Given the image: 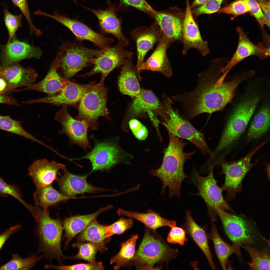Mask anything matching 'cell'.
<instances>
[{
  "instance_id": "cell-6",
  "label": "cell",
  "mask_w": 270,
  "mask_h": 270,
  "mask_svg": "<svg viewBox=\"0 0 270 270\" xmlns=\"http://www.w3.org/2000/svg\"><path fill=\"white\" fill-rule=\"evenodd\" d=\"M82 42L76 40L62 45L58 53L59 59L58 68L64 78L69 80L83 68L92 64L100 50H95L84 46Z\"/></svg>"
},
{
  "instance_id": "cell-53",
  "label": "cell",
  "mask_w": 270,
  "mask_h": 270,
  "mask_svg": "<svg viewBox=\"0 0 270 270\" xmlns=\"http://www.w3.org/2000/svg\"><path fill=\"white\" fill-rule=\"evenodd\" d=\"M21 228L20 225L17 224L7 229L0 234V250L10 236L20 230Z\"/></svg>"
},
{
  "instance_id": "cell-4",
  "label": "cell",
  "mask_w": 270,
  "mask_h": 270,
  "mask_svg": "<svg viewBox=\"0 0 270 270\" xmlns=\"http://www.w3.org/2000/svg\"><path fill=\"white\" fill-rule=\"evenodd\" d=\"M178 252V249L146 231L133 260L138 269L155 270V265L176 259Z\"/></svg>"
},
{
  "instance_id": "cell-41",
  "label": "cell",
  "mask_w": 270,
  "mask_h": 270,
  "mask_svg": "<svg viewBox=\"0 0 270 270\" xmlns=\"http://www.w3.org/2000/svg\"><path fill=\"white\" fill-rule=\"evenodd\" d=\"M72 246L77 248L78 250V253L75 256L67 257V259L83 260L89 262H96V258L98 251L100 249L96 245L90 242H76Z\"/></svg>"
},
{
  "instance_id": "cell-50",
  "label": "cell",
  "mask_w": 270,
  "mask_h": 270,
  "mask_svg": "<svg viewBox=\"0 0 270 270\" xmlns=\"http://www.w3.org/2000/svg\"><path fill=\"white\" fill-rule=\"evenodd\" d=\"M122 4L126 6H131L142 11L152 17L156 11L145 0H120Z\"/></svg>"
},
{
  "instance_id": "cell-12",
  "label": "cell",
  "mask_w": 270,
  "mask_h": 270,
  "mask_svg": "<svg viewBox=\"0 0 270 270\" xmlns=\"http://www.w3.org/2000/svg\"><path fill=\"white\" fill-rule=\"evenodd\" d=\"M216 211L226 234L233 243L239 246L242 244H254L256 238L255 230L248 221L219 208H216Z\"/></svg>"
},
{
  "instance_id": "cell-1",
  "label": "cell",
  "mask_w": 270,
  "mask_h": 270,
  "mask_svg": "<svg viewBox=\"0 0 270 270\" xmlns=\"http://www.w3.org/2000/svg\"><path fill=\"white\" fill-rule=\"evenodd\" d=\"M205 74L194 90L180 95V101L184 106V114L188 119L203 113L211 114L222 109L232 100L236 89L242 80L238 78L215 84L207 72Z\"/></svg>"
},
{
  "instance_id": "cell-5",
  "label": "cell",
  "mask_w": 270,
  "mask_h": 270,
  "mask_svg": "<svg viewBox=\"0 0 270 270\" xmlns=\"http://www.w3.org/2000/svg\"><path fill=\"white\" fill-rule=\"evenodd\" d=\"M107 91L104 83L99 82L86 91L79 102L78 113L75 118L84 120L90 130H97L100 116L111 120L106 107Z\"/></svg>"
},
{
  "instance_id": "cell-16",
  "label": "cell",
  "mask_w": 270,
  "mask_h": 270,
  "mask_svg": "<svg viewBox=\"0 0 270 270\" xmlns=\"http://www.w3.org/2000/svg\"><path fill=\"white\" fill-rule=\"evenodd\" d=\"M162 32L158 23L156 22L149 27L142 26L134 29L130 33L132 38L136 44L137 62L136 66L139 78H141L139 70L144 62L147 52L152 48L154 45L159 42Z\"/></svg>"
},
{
  "instance_id": "cell-40",
  "label": "cell",
  "mask_w": 270,
  "mask_h": 270,
  "mask_svg": "<svg viewBox=\"0 0 270 270\" xmlns=\"http://www.w3.org/2000/svg\"><path fill=\"white\" fill-rule=\"evenodd\" d=\"M9 262L0 267V270H28L32 268L35 264L43 258L36 254L25 258L20 257L18 254L12 255Z\"/></svg>"
},
{
  "instance_id": "cell-10",
  "label": "cell",
  "mask_w": 270,
  "mask_h": 270,
  "mask_svg": "<svg viewBox=\"0 0 270 270\" xmlns=\"http://www.w3.org/2000/svg\"><path fill=\"white\" fill-rule=\"evenodd\" d=\"M259 101L255 98L242 102L230 116L213 154H217L237 140L245 130Z\"/></svg>"
},
{
  "instance_id": "cell-37",
  "label": "cell",
  "mask_w": 270,
  "mask_h": 270,
  "mask_svg": "<svg viewBox=\"0 0 270 270\" xmlns=\"http://www.w3.org/2000/svg\"><path fill=\"white\" fill-rule=\"evenodd\" d=\"M270 126V109L265 106L256 114L252 121L247 134L248 140L259 138L268 130Z\"/></svg>"
},
{
  "instance_id": "cell-27",
  "label": "cell",
  "mask_w": 270,
  "mask_h": 270,
  "mask_svg": "<svg viewBox=\"0 0 270 270\" xmlns=\"http://www.w3.org/2000/svg\"><path fill=\"white\" fill-rule=\"evenodd\" d=\"M113 208L112 206H108L100 208L96 212L91 214L76 215L64 218L62 222L64 235L62 240L66 238L64 245V249L68 250L69 245L72 239L82 231L92 220L96 219L102 212Z\"/></svg>"
},
{
  "instance_id": "cell-46",
  "label": "cell",
  "mask_w": 270,
  "mask_h": 270,
  "mask_svg": "<svg viewBox=\"0 0 270 270\" xmlns=\"http://www.w3.org/2000/svg\"><path fill=\"white\" fill-rule=\"evenodd\" d=\"M218 12L237 16L250 12V10L245 2L238 0L220 9Z\"/></svg>"
},
{
  "instance_id": "cell-33",
  "label": "cell",
  "mask_w": 270,
  "mask_h": 270,
  "mask_svg": "<svg viewBox=\"0 0 270 270\" xmlns=\"http://www.w3.org/2000/svg\"><path fill=\"white\" fill-rule=\"evenodd\" d=\"M208 238L212 242L215 252L222 268L226 270L228 259L231 254L241 255L239 246L233 243L230 245L225 241L220 236L214 222H212L211 230L208 234Z\"/></svg>"
},
{
  "instance_id": "cell-20",
  "label": "cell",
  "mask_w": 270,
  "mask_h": 270,
  "mask_svg": "<svg viewBox=\"0 0 270 270\" xmlns=\"http://www.w3.org/2000/svg\"><path fill=\"white\" fill-rule=\"evenodd\" d=\"M188 4L182 22V34L184 47L182 53L186 54L191 48L197 49L203 56L209 53L207 42L202 38L198 26L195 22Z\"/></svg>"
},
{
  "instance_id": "cell-57",
  "label": "cell",
  "mask_w": 270,
  "mask_h": 270,
  "mask_svg": "<svg viewBox=\"0 0 270 270\" xmlns=\"http://www.w3.org/2000/svg\"><path fill=\"white\" fill-rule=\"evenodd\" d=\"M207 0H194L191 5L190 8H194L200 6L203 4Z\"/></svg>"
},
{
  "instance_id": "cell-7",
  "label": "cell",
  "mask_w": 270,
  "mask_h": 270,
  "mask_svg": "<svg viewBox=\"0 0 270 270\" xmlns=\"http://www.w3.org/2000/svg\"><path fill=\"white\" fill-rule=\"evenodd\" d=\"M166 116L163 124L168 131L179 138L187 140L196 146L203 154L213 157V153L208 147L203 134L196 129L182 116L177 110L173 109L172 102L164 98Z\"/></svg>"
},
{
  "instance_id": "cell-32",
  "label": "cell",
  "mask_w": 270,
  "mask_h": 270,
  "mask_svg": "<svg viewBox=\"0 0 270 270\" xmlns=\"http://www.w3.org/2000/svg\"><path fill=\"white\" fill-rule=\"evenodd\" d=\"M117 213L120 216H125L133 218L143 223L155 233L156 230L160 227L176 225V222L162 217L160 215L150 209L147 210L146 213H139L119 209Z\"/></svg>"
},
{
  "instance_id": "cell-18",
  "label": "cell",
  "mask_w": 270,
  "mask_h": 270,
  "mask_svg": "<svg viewBox=\"0 0 270 270\" xmlns=\"http://www.w3.org/2000/svg\"><path fill=\"white\" fill-rule=\"evenodd\" d=\"M38 77V74L34 69L25 68L18 63L0 65V77L7 84L6 95L19 87L33 84Z\"/></svg>"
},
{
  "instance_id": "cell-31",
  "label": "cell",
  "mask_w": 270,
  "mask_h": 270,
  "mask_svg": "<svg viewBox=\"0 0 270 270\" xmlns=\"http://www.w3.org/2000/svg\"><path fill=\"white\" fill-rule=\"evenodd\" d=\"M106 226L100 224L95 219L91 222L76 238V242H90L98 246L102 254L107 248L106 243L110 240L106 232Z\"/></svg>"
},
{
  "instance_id": "cell-26",
  "label": "cell",
  "mask_w": 270,
  "mask_h": 270,
  "mask_svg": "<svg viewBox=\"0 0 270 270\" xmlns=\"http://www.w3.org/2000/svg\"><path fill=\"white\" fill-rule=\"evenodd\" d=\"M170 43L162 33L155 50L144 62L139 70H151L159 72L167 77L172 74L170 64L166 54L167 49Z\"/></svg>"
},
{
  "instance_id": "cell-54",
  "label": "cell",
  "mask_w": 270,
  "mask_h": 270,
  "mask_svg": "<svg viewBox=\"0 0 270 270\" xmlns=\"http://www.w3.org/2000/svg\"><path fill=\"white\" fill-rule=\"evenodd\" d=\"M259 4L268 23L270 24V1L256 0Z\"/></svg>"
},
{
  "instance_id": "cell-9",
  "label": "cell",
  "mask_w": 270,
  "mask_h": 270,
  "mask_svg": "<svg viewBox=\"0 0 270 270\" xmlns=\"http://www.w3.org/2000/svg\"><path fill=\"white\" fill-rule=\"evenodd\" d=\"M214 166L212 164L210 165L208 174L206 176H201L194 170L191 178L198 188V192L195 194L201 197L204 200L208 216L212 222H214L217 220L216 208H217L229 210L235 214V212L224 199L222 191L217 184L218 181L215 179L213 172Z\"/></svg>"
},
{
  "instance_id": "cell-51",
  "label": "cell",
  "mask_w": 270,
  "mask_h": 270,
  "mask_svg": "<svg viewBox=\"0 0 270 270\" xmlns=\"http://www.w3.org/2000/svg\"><path fill=\"white\" fill-rule=\"evenodd\" d=\"M15 6L18 7L22 12L29 24L30 32L34 34H38L39 30L34 26L31 19L27 0H11Z\"/></svg>"
},
{
  "instance_id": "cell-22",
  "label": "cell",
  "mask_w": 270,
  "mask_h": 270,
  "mask_svg": "<svg viewBox=\"0 0 270 270\" xmlns=\"http://www.w3.org/2000/svg\"><path fill=\"white\" fill-rule=\"evenodd\" d=\"M66 168L63 164L44 158L35 160L29 166L28 172L36 188L44 187L51 185L56 180L60 170L63 171Z\"/></svg>"
},
{
  "instance_id": "cell-45",
  "label": "cell",
  "mask_w": 270,
  "mask_h": 270,
  "mask_svg": "<svg viewBox=\"0 0 270 270\" xmlns=\"http://www.w3.org/2000/svg\"><path fill=\"white\" fill-rule=\"evenodd\" d=\"M44 267L46 268H52L58 270H104L105 267L100 262H96L88 263H80L72 265L57 266L52 264H46Z\"/></svg>"
},
{
  "instance_id": "cell-47",
  "label": "cell",
  "mask_w": 270,
  "mask_h": 270,
  "mask_svg": "<svg viewBox=\"0 0 270 270\" xmlns=\"http://www.w3.org/2000/svg\"><path fill=\"white\" fill-rule=\"evenodd\" d=\"M170 228V230L167 238L168 242L170 244L184 245L188 240L186 236L187 233L185 229L178 227L176 225Z\"/></svg>"
},
{
  "instance_id": "cell-30",
  "label": "cell",
  "mask_w": 270,
  "mask_h": 270,
  "mask_svg": "<svg viewBox=\"0 0 270 270\" xmlns=\"http://www.w3.org/2000/svg\"><path fill=\"white\" fill-rule=\"evenodd\" d=\"M132 57H131L122 68L118 84L122 94L134 99L140 93L142 89L137 78L136 66L132 62Z\"/></svg>"
},
{
  "instance_id": "cell-35",
  "label": "cell",
  "mask_w": 270,
  "mask_h": 270,
  "mask_svg": "<svg viewBox=\"0 0 270 270\" xmlns=\"http://www.w3.org/2000/svg\"><path fill=\"white\" fill-rule=\"evenodd\" d=\"M34 197L35 204L46 210H48V208L50 206L71 198L58 192L51 185L36 188L34 192Z\"/></svg>"
},
{
  "instance_id": "cell-55",
  "label": "cell",
  "mask_w": 270,
  "mask_h": 270,
  "mask_svg": "<svg viewBox=\"0 0 270 270\" xmlns=\"http://www.w3.org/2000/svg\"><path fill=\"white\" fill-rule=\"evenodd\" d=\"M0 104H3L13 106H18L17 101L12 96L0 94Z\"/></svg>"
},
{
  "instance_id": "cell-14",
  "label": "cell",
  "mask_w": 270,
  "mask_h": 270,
  "mask_svg": "<svg viewBox=\"0 0 270 270\" xmlns=\"http://www.w3.org/2000/svg\"><path fill=\"white\" fill-rule=\"evenodd\" d=\"M62 106L56 112L54 118V120L60 123L62 127L59 133L66 134L70 145H78L87 152L88 148L92 149L88 137V125L84 120L73 118L68 112L67 106Z\"/></svg>"
},
{
  "instance_id": "cell-42",
  "label": "cell",
  "mask_w": 270,
  "mask_h": 270,
  "mask_svg": "<svg viewBox=\"0 0 270 270\" xmlns=\"http://www.w3.org/2000/svg\"><path fill=\"white\" fill-rule=\"evenodd\" d=\"M4 20L8 34V39L6 44H8L14 38L16 31L21 26L22 14L14 15L6 7L4 8Z\"/></svg>"
},
{
  "instance_id": "cell-52",
  "label": "cell",
  "mask_w": 270,
  "mask_h": 270,
  "mask_svg": "<svg viewBox=\"0 0 270 270\" xmlns=\"http://www.w3.org/2000/svg\"><path fill=\"white\" fill-rule=\"evenodd\" d=\"M129 125L133 134L138 139L144 140L148 136V130L138 120L135 119H132L130 121Z\"/></svg>"
},
{
  "instance_id": "cell-11",
  "label": "cell",
  "mask_w": 270,
  "mask_h": 270,
  "mask_svg": "<svg viewBox=\"0 0 270 270\" xmlns=\"http://www.w3.org/2000/svg\"><path fill=\"white\" fill-rule=\"evenodd\" d=\"M124 46L118 43L114 46L101 49L100 54L94 60L92 69L82 76H90L100 73L101 78L99 82L104 83L105 79L112 71L123 66L133 56L134 52L124 49Z\"/></svg>"
},
{
  "instance_id": "cell-29",
  "label": "cell",
  "mask_w": 270,
  "mask_h": 270,
  "mask_svg": "<svg viewBox=\"0 0 270 270\" xmlns=\"http://www.w3.org/2000/svg\"><path fill=\"white\" fill-rule=\"evenodd\" d=\"M146 112H158L162 117L166 114V110L162 107L154 94L150 90H142L140 93L134 98L130 114L132 117H134Z\"/></svg>"
},
{
  "instance_id": "cell-3",
  "label": "cell",
  "mask_w": 270,
  "mask_h": 270,
  "mask_svg": "<svg viewBox=\"0 0 270 270\" xmlns=\"http://www.w3.org/2000/svg\"><path fill=\"white\" fill-rule=\"evenodd\" d=\"M37 212L35 232L39 242L38 253L42 252L43 257L50 262L55 260L60 265L67 257L62 253L61 246L64 230L62 222L58 216L53 219L48 210L42 209L35 204Z\"/></svg>"
},
{
  "instance_id": "cell-44",
  "label": "cell",
  "mask_w": 270,
  "mask_h": 270,
  "mask_svg": "<svg viewBox=\"0 0 270 270\" xmlns=\"http://www.w3.org/2000/svg\"><path fill=\"white\" fill-rule=\"evenodd\" d=\"M133 223L131 218H125L122 217L112 224L106 226V232L108 237L114 234L120 235L131 228Z\"/></svg>"
},
{
  "instance_id": "cell-24",
  "label": "cell",
  "mask_w": 270,
  "mask_h": 270,
  "mask_svg": "<svg viewBox=\"0 0 270 270\" xmlns=\"http://www.w3.org/2000/svg\"><path fill=\"white\" fill-rule=\"evenodd\" d=\"M39 48L30 45L14 38L9 44L4 46L2 51L1 59L3 64L18 63L27 58L38 59L42 55Z\"/></svg>"
},
{
  "instance_id": "cell-13",
  "label": "cell",
  "mask_w": 270,
  "mask_h": 270,
  "mask_svg": "<svg viewBox=\"0 0 270 270\" xmlns=\"http://www.w3.org/2000/svg\"><path fill=\"white\" fill-rule=\"evenodd\" d=\"M123 152L118 145L112 141L96 142L94 148L86 155L73 160L86 159L92 165L91 172L108 170L122 162Z\"/></svg>"
},
{
  "instance_id": "cell-2",
  "label": "cell",
  "mask_w": 270,
  "mask_h": 270,
  "mask_svg": "<svg viewBox=\"0 0 270 270\" xmlns=\"http://www.w3.org/2000/svg\"><path fill=\"white\" fill-rule=\"evenodd\" d=\"M168 131L169 143L164 150L162 164L159 168L152 170L150 172L162 182V194L164 193L166 188L168 186L169 198L176 196L180 199L182 182L185 178H190L184 172V163L191 158L196 151L190 152H184V147L188 142Z\"/></svg>"
},
{
  "instance_id": "cell-49",
  "label": "cell",
  "mask_w": 270,
  "mask_h": 270,
  "mask_svg": "<svg viewBox=\"0 0 270 270\" xmlns=\"http://www.w3.org/2000/svg\"><path fill=\"white\" fill-rule=\"evenodd\" d=\"M247 4L250 12L255 17L262 27L264 24L270 28V24L267 22L256 0H243Z\"/></svg>"
},
{
  "instance_id": "cell-39",
  "label": "cell",
  "mask_w": 270,
  "mask_h": 270,
  "mask_svg": "<svg viewBox=\"0 0 270 270\" xmlns=\"http://www.w3.org/2000/svg\"><path fill=\"white\" fill-rule=\"evenodd\" d=\"M0 129L21 136L42 146L44 143L25 130L20 121L12 118L9 116L0 115Z\"/></svg>"
},
{
  "instance_id": "cell-17",
  "label": "cell",
  "mask_w": 270,
  "mask_h": 270,
  "mask_svg": "<svg viewBox=\"0 0 270 270\" xmlns=\"http://www.w3.org/2000/svg\"><path fill=\"white\" fill-rule=\"evenodd\" d=\"M238 42L236 51L230 60L222 68V72L228 71L245 58L254 55L261 58H266L270 56V45L266 44H256L250 40L243 29L240 27L237 28Z\"/></svg>"
},
{
  "instance_id": "cell-34",
  "label": "cell",
  "mask_w": 270,
  "mask_h": 270,
  "mask_svg": "<svg viewBox=\"0 0 270 270\" xmlns=\"http://www.w3.org/2000/svg\"><path fill=\"white\" fill-rule=\"evenodd\" d=\"M154 17L170 44L182 39V22L178 17L156 11Z\"/></svg>"
},
{
  "instance_id": "cell-36",
  "label": "cell",
  "mask_w": 270,
  "mask_h": 270,
  "mask_svg": "<svg viewBox=\"0 0 270 270\" xmlns=\"http://www.w3.org/2000/svg\"><path fill=\"white\" fill-rule=\"evenodd\" d=\"M138 235H132L126 242H122L120 246V249L118 252L111 258L110 264H116L114 269L118 270L124 267L133 260L135 254V248Z\"/></svg>"
},
{
  "instance_id": "cell-38",
  "label": "cell",
  "mask_w": 270,
  "mask_h": 270,
  "mask_svg": "<svg viewBox=\"0 0 270 270\" xmlns=\"http://www.w3.org/2000/svg\"><path fill=\"white\" fill-rule=\"evenodd\" d=\"M240 246L246 250L250 256L251 261L248 263L250 270H270L269 248L266 247L259 251L249 244H242Z\"/></svg>"
},
{
  "instance_id": "cell-28",
  "label": "cell",
  "mask_w": 270,
  "mask_h": 270,
  "mask_svg": "<svg viewBox=\"0 0 270 270\" xmlns=\"http://www.w3.org/2000/svg\"><path fill=\"white\" fill-rule=\"evenodd\" d=\"M190 237L203 252L212 270H217L213 259L208 244V235L205 228L198 224L192 217L191 212L186 211L185 221L182 226Z\"/></svg>"
},
{
  "instance_id": "cell-23",
  "label": "cell",
  "mask_w": 270,
  "mask_h": 270,
  "mask_svg": "<svg viewBox=\"0 0 270 270\" xmlns=\"http://www.w3.org/2000/svg\"><path fill=\"white\" fill-rule=\"evenodd\" d=\"M59 65V59L58 54L47 74L42 80L36 84H33L16 92L35 90L46 93L49 96H54L58 94L63 89L67 80L58 74V70Z\"/></svg>"
},
{
  "instance_id": "cell-19",
  "label": "cell",
  "mask_w": 270,
  "mask_h": 270,
  "mask_svg": "<svg viewBox=\"0 0 270 270\" xmlns=\"http://www.w3.org/2000/svg\"><path fill=\"white\" fill-rule=\"evenodd\" d=\"M96 84L95 82H91L86 84H80L67 80L63 89L58 94L28 100L26 103L28 104L42 103L54 105H74L80 102L86 92Z\"/></svg>"
},
{
  "instance_id": "cell-56",
  "label": "cell",
  "mask_w": 270,
  "mask_h": 270,
  "mask_svg": "<svg viewBox=\"0 0 270 270\" xmlns=\"http://www.w3.org/2000/svg\"><path fill=\"white\" fill-rule=\"evenodd\" d=\"M7 86V83L3 78L0 77V94L6 95V92Z\"/></svg>"
},
{
  "instance_id": "cell-43",
  "label": "cell",
  "mask_w": 270,
  "mask_h": 270,
  "mask_svg": "<svg viewBox=\"0 0 270 270\" xmlns=\"http://www.w3.org/2000/svg\"><path fill=\"white\" fill-rule=\"evenodd\" d=\"M0 194H8L20 202L31 213L35 210V207L28 204L22 199V194L18 186L8 184L0 178Z\"/></svg>"
},
{
  "instance_id": "cell-15",
  "label": "cell",
  "mask_w": 270,
  "mask_h": 270,
  "mask_svg": "<svg viewBox=\"0 0 270 270\" xmlns=\"http://www.w3.org/2000/svg\"><path fill=\"white\" fill-rule=\"evenodd\" d=\"M42 15L54 19L66 26L74 34L78 40H89L102 49L111 46L114 41L112 38L106 37L102 32L94 31L79 20L61 15L56 11L52 14L43 12Z\"/></svg>"
},
{
  "instance_id": "cell-21",
  "label": "cell",
  "mask_w": 270,
  "mask_h": 270,
  "mask_svg": "<svg viewBox=\"0 0 270 270\" xmlns=\"http://www.w3.org/2000/svg\"><path fill=\"white\" fill-rule=\"evenodd\" d=\"M63 171V174L56 180L60 192L67 196L72 198L77 195L85 193H96L108 191L89 184L86 181V175L82 176L76 175L66 168Z\"/></svg>"
},
{
  "instance_id": "cell-48",
  "label": "cell",
  "mask_w": 270,
  "mask_h": 270,
  "mask_svg": "<svg viewBox=\"0 0 270 270\" xmlns=\"http://www.w3.org/2000/svg\"><path fill=\"white\" fill-rule=\"evenodd\" d=\"M223 0H207L203 4L195 8L193 13L198 16L211 14L218 12Z\"/></svg>"
},
{
  "instance_id": "cell-8",
  "label": "cell",
  "mask_w": 270,
  "mask_h": 270,
  "mask_svg": "<svg viewBox=\"0 0 270 270\" xmlns=\"http://www.w3.org/2000/svg\"><path fill=\"white\" fill-rule=\"evenodd\" d=\"M266 143L265 141L245 156L238 160L228 162L225 160L224 156H222L214 162V165L222 168V170L220 174L225 175V181L221 188L222 191H226L227 192L226 198L228 200H233L236 194L242 190V183L244 177L255 164L251 163L252 157Z\"/></svg>"
},
{
  "instance_id": "cell-25",
  "label": "cell",
  "mask_w": 270,
  "mask_h": 270,
  "mask_svg": "<svg viewBox=\"0 0 270 270\" xmlns=\"http://www.w3.org/2000/svg\"><path fill=\"white\" fill-rule=\"evenodd\" d=\"M88 9L92 11L98 18L101 32L112 35L117 39L118 43L127 46L129 40L122 32L121 20L117 17L114 6H110L104 10Z\"/></svg>"
}]
</instances>
